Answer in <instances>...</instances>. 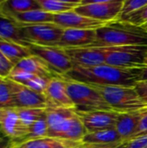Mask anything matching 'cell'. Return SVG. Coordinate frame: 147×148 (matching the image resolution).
<instances>
[{
	"label": "cell",
	"instance_id": "cell-32",
	"mask_svg": "<svg viewBox=\"0 0 147 148\" xmlns=\"http://www.w3.org/2000/svg\"><path fill=\"white\" fill-rule=\"evenodd\" d=\"M49 80L50 79H47V78H43V77H40V76H35L32 79H30L29 81H28L26 83H24L23 85L27 86L28 88H31L32 90H34L37 93L44 95L45 89L47 88V85H48Z\"/></svg>",
	"mask_w": 147,
	"mask_h": 148
},
{
	"label": "cell",
	"instance_id": "cell-7",
	"mask_svg": "<svg viewBox=\"0 0 147 148\" xmlns=\"http://www.w3.org/2000/svg\"><path fill=\"white\" fill-rule=\"evenodd\" d=\"M28 48L31 55L40 57L62 77L66 75L74 67L73 62L63 48L36 43H28Z\"/></svg>",
	"mask_w": 147,
	"mask_h": 148
},
{
	"label": "cell",
	"instance_id": "cell-43",
	"mask_svg": "<svg viewBox=\"0 0 147 148\" xmlns=\"http://www.w3.org/2000/svg\"><path fill=\"white\" fill-rule=\"evenodd\" d=\"M8 148H10V146H9V147H8Z\"/></svg>",
	"mask_w": 147,
	"mask_h": 148
},
{
	"label": "cell",
	"instance_id": "cell-19",
	"mask_svg": "<svg viewBox=\"0 0 147 148\" xmlns=\"http://www.w3.org/2000/svg\"><path fill=\"white\" fill-rule=\"evenodd\" d=\"M124 141L116 129L109 128L97 132L87 133L81 140V144L85 146H101V145H113L120 144Z\"/></svg>",
	"mask_w": 147,
	"mask_h": 148
},
{
	"label": "cell",
	"instance_id": "cell-13",
	"mask_svg": "<svg viewBox=\"0 0 147 148\" xmlns=\"http://www.w3.org/2000/svg\"><path fill=\"white\" fill-rule=\"evenodd\" d=\"M44 95L49 102V107L75 108L68 92L67 82L63 77L50 79L45 89Z\"/></svg>",
	"mask_w": 147,
	"mask_h": 148
},
{
	"label": "cell",
	"instance_id": "cell-10",
	"mask_svg": "<svg viewBox=\"0 0 147 148\" xmlns=\"http://www.w3.org/2000/svg\"><path fill=\"white\" fill-rule=\"evenodd\" d=\"M0 132L11 143H18L29 133L14 108H0Z\"/></svg>",
	"mask_w": 147,
	"mask_h": 148
},
{
	"label": "cell",
	"instance_id": "cell-34",
	"mask_svg": "<svg viewBox=\"0 0 147 148\" xmlns=\"http://www.w3.org/2000/svg\"><path fill=\"white\" fill-rule=\"evenodd\" d=\"M147 134V108L143 110L142 113V116L137 129V132L135 134V135L133 136V139L137 138V137H140L143 135H146Z\"/></svg>",
	"mask_w": 147,
	"mask_h": 148
},
{
	"label": "cell",
	"instance_id": "cell-35",
	"mask_svg": "<svg viewBox=\"0 0 147 148\" xmlns=\"http://www.w3.org/2000/svg\"><path fill=\"white\" fill-rule=\"evenodd\" d=\"M125 148H147V134L128 140Z\"/></svg>",
	"mask_w": 147,
	"mask_h": 148
},
{
	"label": "cell",
	"instance_id": "cell-42",
	"mask_svg": "<svg viewBox=\"0 0 147 148\" xmlns=\"http://www.w3.org/2000/svg\"><path fill=\"white\" fill-rule=\"evenodd\" d=\"M2 80H3V78H0V82H2Z\"/></svg>",
	"mask_w": 147,
	"mask_h": 148
},
{
	"label": "cell",
	"instance_id": "cell-33",
	"mask_svg": "<svg viewBox=\"0 0 147 148\" xmlns=\"http://www.w3.org/2000/svg\"><path fill=\"white\" fill-rule=\"evenodd\" d=\"M15 65L11 63L0 51V78L6 79Z\"/></svg>",
	"mask_w": 147,
	"mask_h": 148
},
{
	"label": "cell",
	"instance_id": "cell-23",
	"mask_svg": "<svg viewBox=\"0 0 147 148\" xmlns=\"http://www.w3.org/2000/svg\"><path fill=\"white\" fill-rule=\"evenodd\" d=\"M0 39L28 47V42L23 38L20 26L14 21L2 16H0Z\"/></svg>",
	"mask_w": 147,
	"mask_h": 148
},
{
	"label": "cell",
	"instance_id": "cell-14",
	"mask_svg": "<svg viewBox=\"0 0 147 148\" xmlns=\"http://www.w3.org/2000/svg\"><path fill=\"white\" fill-rule=\"evenodd\" d=\"M54 23L64 29H98L107 23L84 16L75 10L54 14Z\"/></svg>",
	"mask_w": 147,
	"mask_h": 148
},
{
	"label": "cell",
	"instance_id": "cell-31",
	"mask_svg": "<svg viewBox=\"0 0 147 148\" xmlns=\"http://www.w3.org/2000/svg\"><path fill=\"white\" fill-rule=\"evenodd\" d=\"M35 76H36V75H34L27 71H24L23 69L14 67V69L11 70L10 75H8L7 79L11 80L16 82H18V83H21V84H24Z\"/></svg>",
	"mask_w": 147,
	"mask_h": 148
},
{
	"label": "cell",
	"instance_id": "cell-1",
	"mask_svg": "<svg viewBox=\"0 0 147 148\" xmlns=\"http://www.w3.org/2000/svg\"><path fill=\"white\" fill-rule=\"evenodd\" d=\"M143 69H121L102 64L84 67L74 64L73 69L63 77L85 84L135 87L140 81Z\"/></svg>",
	"mask_w": 147,
	"mask_h": 148
},
{
	"label": "cell",
	"instance_id": "cell-6",
	"mask_svg": "<svg viewBox=\"0 0 147 148\" xmlns=\"http://www.w3.org/2000/svg\"><path fill=\"white\" fill-rule=\"evenodd\" d=\"M104 52L106 64L121 69H144L146 46L100 47Z\"/></svg>",
	"mask_w": 147,
	"mask_h": 148
},
{
	"label": "cell",
	"instance_id": "cell-30",
	"mask_svg": "<svg viewBox=\"0 0 147 148\" xmlns=\"http://www.w3.org/2000/svg\"><path fill=\"white\" fill-rule=\"evenodd\" d=\"M147 4V0H123V5L120 16V19L138 10Z\"/></svg>",
	"mask_w": 147,
	"mask_h": 148
},
{
	"label": "cell",
	"instance_id": "cell-25",
	"mask_svg": "<svg viewBox=\"0 0 147 148\" xmlns=\"http://www.w3.org/2000/svg\"><path fill=\"white\" fill-rule=\"evenodd\" d=\"M37 2L42 10L52 14L75 10L81 3V0H37Z\"/></svg>",
	"mask_w": 147,
	"mask_h": 148
},
{
	"label": "cell",
	"instance_id": "cell-28",
	"mask_svg": "<svg viewBox=\"0 0 147 148\" xmlns=\"http://www.w3.org/2000/svg\"><path fill=\"white\" fill-rule=\"evenodd\" d=\"M0 108H14V97L7 79L0 82Z\"/></svg>",
	"mask_w": 147,
	"mask_h": 148
},
{
	"label": "cell",
	"instance_id": "cell-37",
	"mask_svg": "<svg viewBox=\"0 0 147 148\" xmlns=\"http://www.w3.org/2000/svg\"><path fill=\"white\" fill-rule=\"evenodd\" d=\"M126 142H122L120 144H113V145H101V146H84V148H125Z\"/></svg>",
	"mask_w": 147,
	"mask_h": 148
},
{
	"label": "cell",
	"instance_id": "cell-24",
	"mask_svg": "<svg viewBox=\"0 0 147 148\" xmlns=\"http://www.w3.org/2000/svg\"><path fill=\"white\" fill-rule=\"evenodd\" d=\"M0 51L15 66L23 59L31 56L27 46L0 39Z\"/></svg>",
	"mask_w": 147,
	"mask_h": 148
},
{
	"label": "cell",
	"instance_id": "cell-9",
	"mask_svg": "<svg viewBox=\"0 0 147 148\" xmlns=\"http://www.w3.org/2000/svg\"><path fill=\"white\" fill-rule=\"evenodd\" d=\"M23 38L28 43H36L46 46H56L60 42L64 28L54 23L18 24Z\"/></svg>",
	"mask_w": 147,
	"mask_h": 148
},
{
	"label": "cell",
	"instance_id": "cell-20",
	"mask_svg": "<svg viewBox=\"0 0 147 148\" xmlns=\"http://www.w3.org/2000/svg\"><path fill=\"white\" fill-rule=\"evenodd\" d=\"M81 145L59 138L54 137H44L29 140L18 145L10 144V148H75Z\"/></svg>",
	"mask_w": 147,
	"mask_h": 148
},
{
	"label": "cell",
	"instance_id": "cell-17",
	"mask_svg": "<svg viewBox=\"0 0 147 148\" xmlns=\"http://www.w3.org/2000/svg\"><path fill=\"white\" fill-rule=\"evenodd\" d=\"M143 110L118 114L114 128L124 141L132 140L135 135Z\"/></svg>",
	"mask_w": 147,
	"mask_h": 148
},
{
	"label": "cell",
	"instance_id": "cell-39",
	"mask_svg": "<svg viewBox=\"0 0 147 148\" xmlns=\"http://www.w3.org/2000/svg\"><path fill=\"white\" fill-rule=\"evenodd\" d=\"M140 81H147V66H146V67L142 69Z\"/></svg>",
	"mask_w": 147,
	"mask_h": 148
},
{
	"label": "cell",
	"instance_id": "cell-36",
	"mask_svg": "<svg viewBox=\"0 0 147 148\" xmlns=\"http://www.w3.org/2000/svg\"><path fill=\"white\" fill-rule=\"evenodd\" d=\"M142 101L147 105V81H139L134 87Z\"/></svg>",
	"mask_w": 147,
	"mask_h": 148
},
{
	"label": "cell",
	"instance_id": "cell-18",
	"mask_svg": "<svg viewBox=\"0 0 147 148\" xmlns=\"http://www.w3.org/2000/svg\"><path fill=\"white\" fill-rule=\"evenodd\" d=\"M15 67L24 71H27L34 75L47 79L62 77L58 75L55 72H54L52 69L43 60L34 55H31L30 56L21 60Z\"/></svg>",
	"mask_w": 147,
	"mask_h": 148
},
{
	"label": "cell",
	"instance_id": "cell-27",
	"mask_svg": "<svg viewBox=\"0 0 147 148\" xmlns=\"http://www.w3.org/2000/svg\"><path fill=\"white\" fill-rule=\"evenodd\" d=\"M14 108L23 124L29 128L46 114V108Z\"/></svg>",
	"mask_w": 147,
	"mask_h": 148
},
{
	"label": "cell",
	"instance_id": "cell-40",
	"mask_svg": "<svg viewBox=\"0 0 147 148\" xmlns=\"http://www.w3.org/2000/svg\"><path fill=\"white\" fill-rule=\"evenodd\" d=\"M146 64L147 65V54H146Z\"/></svg>",
	"mask_w": 147,
	"mask_h": 148
},
{
	"label": "cell",
	"instance_id": "cell-44",
	"mask_svg": "<svg viewBox=\"0 0 147 148\" xmlns=\"http://www.w3.org/2000/svg\"><path fill=\"white\" fill-rule=\"evenodd\" d=\"M78 147H79V146H78ZM76 147H75V148H76Z\"/></svg>",
	"mask_w": 147,
	"mask_h": 148
},
{
	"label": "cell",
	"instance_id": "cell-16",
	"mask_svg": "<svg viewBox=\"0 0 147 148\" xmlns=\"http://www.w3.org/2000/svg\"><path fill=\"white\" fill-rule=\"evenodd\" d=\"M74 64L93 67L106 63L105 55L100 47H85L64 49Z\"/></svg>",
	"mask_w": 147,
	"mask_h": 148
},
{
	"label": "cell",
	"instance_id": "cell-15",
	"mask_svg": "<svg viewBox=\"0 0 147 148\" xmlns=\"http://www.w3.org/2000/svg\"><path fill=\"white\" fill-rule=\"evenodd\" d=\"M96 40V29H65L56 46L63 49L94 47Z\"/></svg>",
	"mask_w": 147,
	"mask_h": 148
},
{
	"label": "cell",
	"instance_id": "cell-22",
	"mask_svg": "<svg viewBox=\"0 0 147 148\" xmlns=\"http://www.w3.org/2000/svg\"><path fill=\"white\" fill-rule=\"evenodd\" d=\"M6 18L14 21L17 24H36L54 23V14L47 12L42 9L14 14Z\"/></svg>",
	"mask_w": 147,
	"mask_h": 148
},
{
	"label": "cell",
	"instance_id": "cell-12",
	"mask_svg": "<svg viewBox=\"0 0 147 148\" xmlns=\"http://www.w3.org/2000/svg\"><path fill=\"white\" fill-rule=\"evenodd\" d=\"M76 111V110H75ZM87 133L115 127L119 112L116 111H76Z\"/></svg>",
	"mask_w": 147,
	"mask_h": 148
},
{
	"label": "cell",
	"instance_id": "cell-8",
	"mask_svg": "<svg viewBox=\"0 0 147 148\" xmlns=\"http://www.w3.org/2000/svg\"><path fill=\"white\" fill-rule=\"evenodd\" d=\"M123 0H105V1H83L75 11L89 18L110 23L120 19Z\"/></svg>",
	"mask_w": 147,
	"mask_h": 148
},
{
	"label": "cell",
	"instance_id": "cell-3",
	"mask_svg": "<svg viewBox=\"0 0 147 148\" xmlns=\"http://www.w3.org/2000/svg\"><path fill=\"white\" fill-rule=\"evenodd\" d=\"M48 137L81 143L87 131L75 108H46Z\"/></svg>",
	"mask_w": 147,
	"mask_h": 148
},
{
	"label": "cell",
	"instance_id": "cell-45",
	"mask_svg": "<svg viewBox=\"0 0 147 148\" xmlns=\"http://www.w3.org/2000/svg\"><path fill=\"white\" fill-rule=\"evenodd\" d=\"M0 138H1V136H0Z\"/></svg>",
	"mask_w": 147,
	"mask_h": 148
},
{
	"label": "cell",
	"instance_id": "cell-5",
	"mask_svg": "<svg viewBox=\"0 0 147 148\" xmlns=\"http://www.w3.org/2000/svg\"><path fill=\"white\" fill-rule=\"evenodd\" d=\"M64 78V77H63ZM68 95L76 111H114L103 97L91 86L64 78Z\"/></svg>",
	"mask_w": 147,
	"mask_h": 148
},
{
	"label": "cell",
	"instance_id": "cell-38",
	"mask_svg": "<svg viewBox=\"0 0 147 148\" xmlns=\"http://www.w3.org/2000/svg\"><path fill=\"white\" fill-rule=\"evenodd\" d=\"M10 144V140L4 138V137H1L0 138V148H8Z\"/></svg>",
	"mask_w": 147,
	"mask_h": 148
},
{
	"label": "cell",
	"instance_id": "cell-11",
	"mask_svg": "<svg viewBox=\"0 0 147 148\" xmlns=\"http://www.w3.org/2000/svg\"><path fill=\"white\" fill-rule=\"evenodd\" d=\"M7 79V78H6ZM14 97V108H47L49 102L43 94L37 93L27 86L9 80Z\"/></svg>",
	"mask_w": 147,
	"mask_h": 148
},
{
	"label": "cell",
	"instance_id": "cell-4",
	"mask_svg": "<svg viewBox=\"0 0 147 148\" xmlns=\"http://www.w3.org/2000/svg\"><path fill=\"white\" fill-rule=\"evenodd\" d=\"M94 88L112 108L113 110L119 113H128L143 110L147 108L134 87L122 86H106L88 84Z\"/></svg>",
	"mask_w": 147,
	"mask_h": 148
},
{
	"label": "cell",
	"instance_id": "cell-21",
	"mask_svg": "<svg viewBox=\"0 0 147 148\" xmlns=\"http://www.w3.org/2000/svg\"><path fill=\"white\" fill-rule=\"evenodd\" d=\"M40 9L37 0H0V16L4 17Z\"/></svg>",
	"mask_w": 147,
	"mask_h": 148
},
{
	"label": "cell",
	"instance_id": "cell-41",
	"mask_svg": "<svg viewBox=\"0 0 147 148\" xmlns=\"http://www.w3.org/2000/svg\"><path fill=\"white\" fill-rule=\"evenodd\" d=\"M144 28H146V30H147V24H146V25L144 26Z\"/></svg>",
	"mask_w": 147,
	"mask_h": 148
},
{
	"label": "cell",
	"instance_id": "cell-2",
	"mask_svg": "<svg viewBox=\"0 0 147 148\" xmlns=\"http://www.w3.org/2000/svg\"><path fill=\"white\" fill-rule=\"evenodd\" d=\"M96 43L94 47L146 46V28L116 20L96 29Z\"/></svg>",
	"mask_w": 147,
	"mask_h": 148
},
{
	"label": "cell",
	"instance_id": "cell-26",
	"mask_svg": "<svg viewBox=\"0 0 147 148\" xmlns=\"http://www.w3.org/2000/svg\"><path fill=\"white\" fill-rule=\"evenodd\" d=\"M48 137V124H47V119H46V114L44 116H42L41 119H39L36 122H35L29 128L28 134L18 143H11L15 145H18L29 140L40 139Z\"/></svg>",
	"mask_w": 147,
	"mask_h": 148
},
{
	"label": "cell",
	"instance_id": "cell-29",
	"mask_svg": "<svg viewBox=\"0 0 147 148\" xmlns=\"http://www.w3.org/2000/svg\"><path fill=\"white\" fill-rule=\"evenodd\" d=\"M119 20L125 21L137 26L144 27L146 24H147V4L134 11L133 13L128 15L127 16H125Z\"/></svg>",
	"mask_w": 147,
	"mask_h": 148
}]
</instances>
